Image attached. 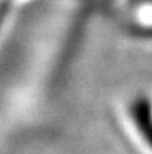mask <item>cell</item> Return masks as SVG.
<instances>
[{
	"label": "cell",
	"instance_id": "obj_1",
	"mask_svg": "<svg viewBox=\"0 0 152 154\" xmlns=\"http://www.w3.org/2000/svg\"><path fill=\"white\" fill-rule=\"evenodd\" d=\"M132 118L143 141L152 150V112L145 100H139L132 107Z\"/></svg>",
	"mask_w": 152,
	"mask_h": 154
}]
</instances>
